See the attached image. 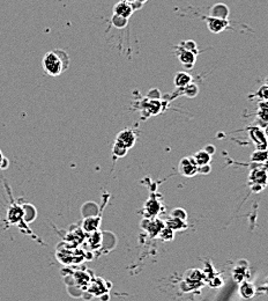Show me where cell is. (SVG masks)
Wrapping results in <instances>:
<instances>
[{"mask_svg": "<svg viewBox=\"0 0 268 301\" xmlns=\"http://www.w3.org/2000/svg\"><path fill=\"white\" fill-rule=\"evenodd\" d=\"M178 47L183 48V49H186V50H190V51H193L195 52V54H198V47H197V43L194 42V41H183V42H180L178 44Z\"/></svg>", "mask_w": 268, "mask_h": 301, "instance_id": "23", "label": "cell"}, {"mask_svg": "<svg viewBox=\"0 0 268 301\" xmlns=\"http://www.w3.org/2000/svg\"><path fill=\"white\" fill-rule=\"evenodd\" d=\"M116 140H118L119 142H122V144L127 147L128 149L132 148L135 144V141H137V135L133 132V131L130 129H125L123 131H120V132L117 134Z\"/></svg>", "mask_w": 268, "mask_h": 301, "instance_id": "6", "label": "cell"}, {"mask_svg": "<svg viewBox=\"0 0 268 301\" xmlns=\"http://www.w3.org/2000/svg\"><path fill=\"white\" fill-rule=\"evenodd\" d=\"M258 96L260 101H268V85L265 84L258 89V92L255 94Z\"/></svg>", "mask_w": 268, "mask_h": 301, "instance_id": "25", "label": "cell"}, {"mask_svg": "<svg viewBox=\"0 0 268 301\" xmlns=\"http://www.w3.org/2000/svg\"><path fill=\"white\" fill-rule=\"evenodd\" d=\"M239 294L243 296L244 299H251L253 298L256 289H255V286L251 283V281L248 280H243L240 281L239 283Z\"/></svg>", "mask_w": 268, "mask_h": 301, "instance_id": "8", "label": "cell"}, {"mask_svg": "<svg viewBox=\"0 0 268 301\" xmlns=\"http://www.w3.org/2000/svg\"><path fill=\"white\" fill-rule=\"evenodd\" d=\"M133 9H132L131 4L125 2V0H122V2L117 3L115 7H113V14L120 15V17L130 19L131 15L133 14Z\"/></svg>", "mask_w": 268, "mask_h": 301, "instance_id": "7", "label": "cell"}, {"mask_svg": "<svg viewBox=\"0 0 268 301\" xmlns=\"http://www.w3.org/2000/svg\"><path fill=\"white\" fill-rule=\"evenodd\" d=\"M182 89H184V94L186 96H188V97H195L198 95V93H199V88H198V86L197 85H194V84H188L187 86H185L184 88H182Z\"/></svg>", "mask_w": 268, "mask_h": 301, "instance_id": "21", "label": "cell"}, {"mask_svg": "<svg viewBox=\"0 0 268 301\" xmlns=\"http://www.w3.org/2000/svg\"><path fill=\"white\" fill-rule=\"evenodd\" d=\"M176 55H177V57H178V60L180 62V64L183 65L184 69L190 70L194 66L198 54H195V52H193V51L186 50V49H183V48H180V47H178V45H177V47H176Z\"/></svg>", "mask_w": 268, "mask_h": 301, "instance_id": "2", "label": "cell"}, {"mask_svg": "<svg viewBox=\"0 0 268 301\" xmlns=\"http://www.w3.org/2000/svg\"><path fill=\"white\" fill-rule=\"evenodd\" d=\"M128 148L125 147L122 142H119L118 140L115 141V144H113V147H112V153L115 154V156L117 158H123L126 156Z\"/></svg>", "mask_w": 268, "mask_h": 301, "instance_id": "18", "label": "cell"}, {"mask_svg": "<svg viewBox=\"0 0 268 301\" xmlns=\"http://www.w3.org/2000/svg\"><path fill=\"white\" fill-rule=\"evenodd\" d=\"M230 14L229 7L225 4H215V5L210 9L209 15L214 18H220V19H228Z\"/></svg>", "mask_w": 268, "mask_h": 301, "instance_id": "9", "label": "cell"}, {"mask_svg": "<svg viewBox=\"0 0 268 301\" xmlns=\"http://www.w3.org/2000/svg\"><path fill=\"white\" fill-rule=\"evenodd\" d=\"M192 82V77L187 72H179L175 75V80L173 84L177 88H184L185 86Z\"/></svg>", "mask_w": 268, "mask_h": 301, "instance_id": "12", "label": "cell"}, {"mask_svg": "<svg viewBox=\"0 0 268 301\" xmlns=\"http://www.w3.org/2000/svg\"><path fill=\"white\" fill-rule=\"evenodd\" d=\"M222 285H223V279H222V278L218 277V276H215V277L212 278V279L209 280L210 287L217 288V287H221Z\"/></svg>", "mask_w": 268, "mask_h": 301, "instance_id": "26", "label": "cell"}, {"mask_svg": "<svg viewBox=\"0 0 268 301\" xmlns=\"http://www.w3.org/2000/svg\"><path fill=\"white\" fill-rule=\"evenodd\" d=\"M10 165V161L6 159L5 157H4V154L2 150H0V169H6L7 167H9Z\"/></svg>", "mask_w": 268, "mask_h": 301, "instance_id": "28", "label": "cell"}, {"mask_svg": "<svg viewBox=\"0 0 268 301\" xmlns=\"http://www.w3.org/2000/svg\"><path fill=\"white\" fill-rule=\"evenodd\" d=\"M173 235H175V231L170 227H168V226H164V227L161 229L160 234H158V236H160V238L163 241L173 240Z\"/></svg>", "mask_w": 268, "mask_h": 301, "instance_id": "20", "label": "cell"}, {"mask_svg": "<svg viewBox=\"0 0 268 301\" xmlns=\"http://www.w3.org/2000/svg\"><path fill=\"white\" fill-rule=\"evenodd\" d=\"M125 2H127V3H132V2H134V0H125Z\"/></svg>", "mask_w": 268, "mask_h": 301, "instance_id": "32", "label": "cell"}, {"mask_svg": "<svg viewBox=\"0 0 268 301\" xmlns=\"http://www.w3.org/2000/svg\"><path fill=\"white\" fill-rule=\"evenodd\" d=\"M267 159H268V150L267 149H256L251 157V160L253 161V163L265 164V161Z\"/></svg>", "mask_w": 268, "mask_h": 301, "instance_id": "17", "label": "cell"}, {"mask_svg": "<svg viewBox=\"0 0 268 301\" xmlns=\"http://www.w3.org/2000/svg\"><path fill=\"white\" fill-rule=\"evenodd\" d=\"M266 84L268 85V78H267V80H266Z\"/></svg>", "mask_w": 268, "mask_h": 301, "instance_id": "33", "label": "cell"}, {"mask_svg": "<svg viewBox=\"0 0 268 301\" xmlns=\"http://www.w3.org/2000/svg\"><path fill=\"white\" fill-rule=\"evenodd\" d=\"M22 217H25V212L24 209L18 206L17 204H13L11 206V209L9 210V214H7V218L12 224H17L18 221H20L22 219Z\"/></svg>", "mask_w": 268, "mask_h": 301, "instance_id": "10", "label": "cell"}, {"mask_svg": "<svg viewBox=\"0 0 268 301\" xmlns=\"http://www.w3.org/2000/svg\"><path fill=\"white\" fill-rule=\"evenodd\" d=\"M170 216L176 217V218H178V219L184 220V221H186V220H187V213H186V211H185V210L182 209V208L173 209V210L171 211V213H170Z\"/></svg>", "mask_w": 268, "mask_h": 301, "instance_id": "24", "label": "cell"}, {"mask_svg": "<svg viewBox=\"0 0 268 301\" xmlns=\"http://www.w3.org/2000/svg\"><path fill=\"white\" fill-rule=\"evenodd\" d=\"M203 149H205V150H206V152H207V153H208V154H210V156H213V154L215 153V150H216V149H215V147H214V146H213V145H207V146H206V147H205V148H203Z\"/></svg>", "mask_w": 268, "mask_h": 301, "instance_id": "29", "label": "cell"}, {"mask_svg": "<svg viewBox=\"0 0 268 301\" xmlns=\"http://www.w3.org/2000/svg\"><path fill=\"white\" fill-rule=\"evenodd\" d=\"M146 208H152V209H147L149 216H156V214L161 211L160 204H158L157 201H148L146 203Z\"/></svg>", "mask_w": 268, "mask_h": 301, "instance_id": "22", "label": "cell"}, {"mask_svg": "<svg viewBox=\"0 0 268 301\" xmlns=\"http://www.w3.org/2000/svg\"><path fill=\"white\" fill-rule=\"evenodd\" d=\"M70 65V57L64 50H52L43 57L42 66L44 72L50 77H59Z\"/></svg>", "mask_w": 268, "mask_h": 301, "instance_id": "1", "label": "cell"}, {"mask_svg": "<svg viewBox=\"0 0 268 301\" xmlns=\"http://www.w3.org/2000/svg\"><path fill=\"white\" fill-rule=\"evenodd\" d=\"M210 171H212V167H210V164L203 165V166H198V174L207 175V174H209Z\"/></svg>", "mask_w": 268, "mask_h": 301, "instance_id": "27", "label": "cell"}, {"mask_svg": "<svg viewBox=\"0 0 268 301\" xmlns=\"http://www.w3.org/2000/svg\"><path fill=\"white\" fill-rule=\"evenodd\" d=\"M258 118L268 125V101H260L258 104Z\"/></svg>", "mask_w": 268, "mask_h": 301, "instance_id": "15", "label": "cell"}, {"mask_svg": "<svg viewBox=\"0 0 268 301\" xmlns=\"http://www.w3.org/2000/svg\"><path fill=\"white\" fill-rule=\"evenodd\" d=\"M265 285H266V287H267V288H266V291L268 292V277L266 278V280H265Z\"/></svg>", "mask_w": 268, "mask_h": 301, "instance_id": "30", "label": "cell"}, {"mask_svg": "<svg viewBox=\"0 0 268 301\" xmlns=\"http://www.w3.org/2000/svg\"><path fill=\"white\" fill-rule=\"evenodd\" d=\"M164 227V224L162 223L161 220H154V221H148V228L147 229V232L149 233L150 235L152 236H158V234H160L161 229Z\"/></svg>", "mask_w": 268, "mask_h": 301, "instance_id": "16", "label": "cell"}, {"mask_svg": "<svg viewBox=\"0 0 268 301\" xmlns=\"http://www.w3.org/2000/svg\"><path fill=\"white\" fill-rule=\"evenodd\" d=\"M111 22H112V25L115 26L116 28L123 29V28H125L126 26H127L128 19H126V18H123V17H120V15L113 14V15H112V18H111Z\"/></svg>", "mask_w": 268, "mask_h": 301, "instance_id": "19", "label": "cell"}, {"mask_svg": "<svg viewBox=\"0 0 268 301\" xmlns=\"http://www.w3.org/2000/svg\"><path fill=\"white\" fill-rule=\"evenodd\" d=\"M165 226H168V227H170L175 232H177V231H183V229L186 228L187 224H186V221L180 220V219H178V218L170 216L167 219V221H165Z\"/></svg>", "mask_w": 268, "mask_h": 301, "instance_id": "11", "label": "cell"}, {"mask_svg": "<svg viewBox=\"0 0 268 301\" xmlns=\"http://www.w3.org/2000/svg\"><path fill=\"white\" fill-rule=\"evenodd\" d=\"M178 171L185 178H193L198 174V166L195 164L193 157H187L180 160Z\"/></svg>", "mask_w": 268, "mask_h": 301, "instance_id": "3", "label": "cell"}, {"mask_svg": "<svg viewBox=\"0 0 268 301\" xmlns=\"http://www.w3.org/2000/svg\"><path fill=\"white\" fill-rule=\"evenodd\" d=\"M247 263H245V265L241 264L239 263V265H237L235 270H233V279H235L236 281H238V283H240V281L245 280L248 276V269H247Z\"/></svg>", "mask_w": 268, "mask_h": 301, "instance_id": "13", "label": "cell"}, {"mask_svg": "<svg viewBox=\"0 0 268 301\" xmlns=\"http://www.w3.org/2000/svg\"><path fill=\"white\" fill-rule=\"evenodd\" d=\"M194 161L197 166H203V165H208L210 164V160H212V156L206 152L205 149H200L197 153L193 156Z\"/></svg>", "mask_w": 268, "mask_h": 301, "instance_id": "14", "label": "cell"}, {"mask_svg": "<svg viewBox=\"0 0 268 301\" xmlns=\"http://www.w3.org/2000/svg\"><path fill=\"white\" fill-rule=\"evenodd\" d=\"M139 2H140V3H142V4H145V3L147 2V0H139Z\"/></svg>", "mask_w": 268, "mask_h": 301, "instance_id": "31", "label": "cell"}, {"mask_svg": "<svg viewBox=\"0 0 268 301\" xmlns=\"http://www.w3.org/2000/svg\"><path fill=\"white\" fill-rule=\"evenodd\" d=\"M205 21L207 24V27L210 30V33L214 34H220L224 32L226 28H229V21L228 19H220V18H214V17H208L205 18Z\"/></svg>", "mask_w": 268, "mask_h": 301, "instance_id": "4", "label": "cell"}, {"mask_svg": "<svg viewBox=\"0 0 268 301\" xmlns=\"http://www.w3.org/2000/svg\"><path fill=\"white\" fill-rule=\"evenodd\" d=\"M250 138L254 142L258 149H267L268 147V138L266 137L265 131L259 127H251L250 129Z\"/></svg>", "mask_w": 268, "mask_h": 301, "instance_id": "5", "label": "cell"}]
</instances>
